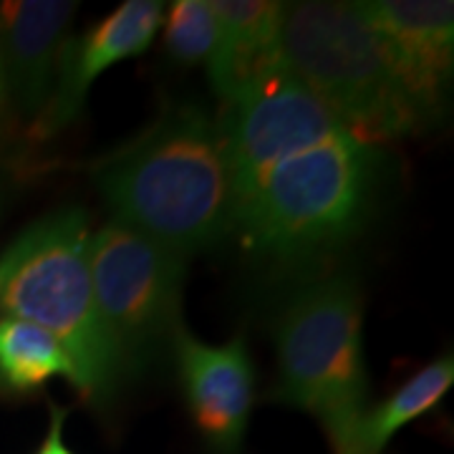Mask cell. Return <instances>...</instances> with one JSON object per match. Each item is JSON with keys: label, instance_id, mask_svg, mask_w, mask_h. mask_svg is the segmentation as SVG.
I'll list each match as a JSON object with an SVG mask.
<instances>
[{"label": "cell", "instance_id": "cell-14", "mask_svg": "<svg viewBox=\"0 0 454 454\" xmlns=\"http://www.w3.org/2000/svg\"><path fill=\"white\" fill-rule=\"evenodd\" d=\"M53 376L71 381V361L61 343L38 325L3 316L0 318V391L31 394Z\"/></svg>", "mask_w": 454, "mask_h": 454}, {"label": "cell", "instance_id": "cell-9", "mask_svg": "<svg viewBox=\"0 0 454 454\" xmlns=\"http://www.w3.org/2000/svg\"><path fill=\"white\" fill-rule=\"evenodd\" d=\"M182 394L212 454H238L255 404V364L245 336L212 346L184 325L172 343Z\"/></svg>", "mask_w": 454, "mask_h": 454}, {"label": "cell", "instance_id": "cell-2", "mask_svg": "<svg viewBox=\"0 0 454 454\" xmlns=\"http://www.w3.org/2000/svg\"><path fill=\"white\" fill-rule=\"evenodd\" d=\"M379 177V145L339 131L268 167L235 200L232 232L260 260L303 265L364 227Z\"/></svg>", "mask_w": 454, "mask_h": 454}, {"label": "cell", "instance_id": "cell-3", "mask_svg": "<svg viewBox=\"0 0 454 454\" xmlns=\"http://www.w3.org/2000/svg\"><path fill=\"white\" fill-rule=\"evenodd\" d=\"M89 215L68 207L33 223L3 253L0 309L49 331L71 361V384L83 402L106 409L124 381L101 324L89 268Z\"/></svg>", "mask_w": 454, "mask_h": 454}, {"label": "cell", "instance_id": "cell-13", "mask_svg": "<svg viewBox=\"0 0 454 454\" xmlns=\"http://www.w3.org/2000/svg\"><path fill=\"white\" fill-rule=\"evenodd\" d=\"M454 384V358L439 356L432 364L414 373L406 384L391 394L387 402L369 409L361 419L354 447L348 454H381L389 439L406 427L419 419L429 409L444 399V394Z\"/></svg>", "mask_w": 454, "mask_h": 454}, {"label": "cell", "instance_id": "cell-10", "mask_svg": "<svg viewBox=\"0 0 454 454\" xmlns=\"http://www.w3.org/2000/svg\"><path fill=\"white\" fill-rule=\"evenodd\" d=\"M164 18L160 0H127L82 35H71L61 53L56 86L33 129L49 137L71 124L83 109L89 89L98 76L127 59L142 56Z\"/></svg>", "mask_w": 454, "mask_h": 454}, {"label": "cell", "instance_id": "cell-15", "mask_svg": "<svg viewBox=\"0 0 454 454\" xmlns=\"http://www.w3.org/2000/svg\"><path fill=\"white\" fill-rule=\"evenodd\" d=\"M220 43V26L210 0H175L164 20V51L179 66L210 64Z\"/></svg>", "mask_w": 454, "mask_h": 454}, {"label": "cell", "instance_id": "cell-8", "mask_svg": "<svg viewBox=\"0 0 454 454\" xmlns=\"http://www.w3.org/2000/svg\"><path fill=\"white\" fill-rule=\"evenodd\" d=\"M358 11L379 33L394 76L424 127L437 119L454 61V3L361 0Z\"/></svg>", "mask_w": 454, "mask_h": 454}, {"label": "cell", "instance_id": "cell-17", "mask_svg": "<svg viewBox=\"0 0 454 454\" xmlns=\"http://www.w3.org/2000/svg\"><path fill=\"white\" fill-rule=\"evenodd\" d=\"M8 101V91H5V76H3V64H0V112Z\"/></svg>", "mask_w": 454, "mask_h": 454}, {"label": "cell", "instance_id": "cell-7", "mask_svg": "<svg viewBox=\"0 0 454 454\" xmlns=\"http://www.w3.org/2000/svg\"><path fill=\"white\" fill-rule=\"evenodd\" d=\"M217 121L227 146L232 205L268 167L348 129L288 66L223 104Z\"/></svg>", "mask_w": 454, "mask_h": 454}, {"label": "cell", "instance_id": "cell-1", "mask_svg": "<svg viewBox=\"0 0 454 454\" xmlns=\"http://www.w3.org/2000/svg\"><path fill=\"white\" fill-rule=\"evenodd\" d=\"M112 220L195 255L232 232V177L217 116L182 104L91 169Z\"/></svg>", "mask_w": 454, "mask_h": 454}, {"label": "cell", "instance_id": "cell-16", "mask_svg": "<svg viewBox=\"0 0 454 454\" xmlns=\"http://www.w3.org/2000/svg\"><path fill=\"white\" fill-rule=\"evenodd\" d=\"M64 422H66V409L51 406V427L46 442L41 444V450L35 454H74L64 442Z\"/></svg>", "mask_w": 454, "mask_h": 454}, {"label": "cell", "instance_id": "cell-4", "mask_svg": "<svg viewBox=\"0 0 454 454\" xmlns=\"http://www.w3.org/2000/svg\"><path fill=\"white\" fill-rule=\"evenodd\" d=\"M276 358L273 399L310 414L333 454L351 452L369 411L364 306L356 278L331 273L293 293L278 313Z\"/></svg>", "mask_w": 454, "mask_h": 454}, {"label": "cell", "instance_id": "cell-5", "mask_svg": "<svg viewBox=\"0 0 454 454\" xmlns=\"http://www.w3.org/2000/svg\"><path fill=\"white\" fill-rule=\"evenodd\" d=\"M280 49L288 71L361 139L381 145L424 127L356 3H286Z\"/></svg>", "mask_w": 454, "mask_h": 454}, {"label": "cell", "instance_id": "cell-12", "mask_svg": "<svg viewBox=\"0 0 454 454\" xmlns=\"http://www.w3.org/2000/svg\"><path fill=\"white\" fill-rule=\"evenodd\" d=\"M220 43L207 64L212 89L227 104L247 86L283 68L280 31L286 3L276 0H210Z\"/></svg>", "mask_w": 454, "mask_h": 454}, {"label": "cell", "instance_id": "cell-6", "mask_svg": "<svg viewBox=\"0 0 454 454\" xmlns=\"http://www.w3.org/2000/svg\"><path fill=\"white\" fill-rule=\"evenodd\" d=\"M187 255L119 220L91 232L89 268L101 324L124 381L172 358L182 328Z\"/></svg>", "mask_w": 454, "mask_h": 454}, {"label": "cell", "instance_id": "cell-11", "mask_svg": "<svg viewBox=\"0 0 454 454\" xmlns=\"http://www.w3.org/2000/svg\"><path fill=\"white\" fill-rule=\"evenodd\" d=\"M76 8L79 3L66 0L0 3V64L5 91L18 114L33 124L56 86Z\"/></svg>", "mask_w": 454, "mask_h": 454}, {"label": "cell", "instance_id": "cell-18", "mask_svg": "<svg viewBox=\"0 0 454 454\" xmlns=\"http://www.w3.org/2000/svg\"><path fill=\"white\" fill-rule=\"evenodd\" d=\"M3 278H5V265H3V260H0V288H3Z\"/></svg>", "mask_w": 454, "mask_h": 454}]
</instances>
